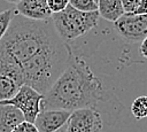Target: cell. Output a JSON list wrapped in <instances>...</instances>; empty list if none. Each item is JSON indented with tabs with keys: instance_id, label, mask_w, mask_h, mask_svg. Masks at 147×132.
<instances>
[{
	"instance_id": "obj_4",
	"label": "cell",
	"mask_w": 147,
	"mask_h": 132,
	"mask_svg": "<svg viewBox=\"0 0 147 132\" xmlns=\"http://www.w3.org/2000/svg\"><path fill=\"white\" fill-rule=\"evenodd\" d=\"M42 99L44 94L39 93L29 85H23L14 95V98L6 101H0V104H10L16 107L23 112L25 121L34 123L37 116L41 111Z\"/></svg>"
},
{
	"instance_id": "obj_13",
	"label": "cell",
	"mask_w": 147,
	"mask_h": 132,
	"mask_svg": "<svg viewBox=\"0 0 147 132\" xmlns=\"http://www.w3.org/2000/svg\"><path fill=\"white\" fill-rule=\"evenodd\" d=\"M18 14L16 8H10V9H6L0 13V40L5 37V34L7 33L10 23L13 21V18L15 17V15Z\"/></svg>"
},
{
	"instance_id": "obj_2",
	"label": "cell",
	"mask_w": 147,
	"mask_h": 132,
	"mask_svg": "<svg viewBox=\"0 0 147 132\" xmlns=\"http://www.w3.org/2000/svg\"><path fill=\"white\" fill-rule=\"evenodd\" d=\"M60 41L62 39L54 28L52 17L34 21L16 14L0 40V61L21 69L23 64Z\"/></svg>"
},
{
	"instance_id": "obj_15",
	"label": "cell",
	"mask_w": 147,
	"mask_h": 132,
	"mask_svg": "<svg viewBox=\"0 0 147 132\" xmlns=\"http://www.w3.org/2000/svg\"><path fill=\"white\" fill-rule=\"evenodd\" d=\"M47 3L52 13L55 14L64 10L70 5V0H47Z\"/></svg>"
},
{
	"instance_id": "obj_20",
	"label": "cell",
	"mask_w": 147,
	"mask_h": 132,
	"mask_svg": "<svg viewBox=\"0 0 147 132\" xmlns=\"http://www.w3.org/2000/svg\"><path fill=\"white\" fill-rule=\"evenodd\" d=\"M7 2H9V3H15V5H17V3H20L22 0H6Z\"/></svg>"
},
{
	"instance_id": "obj_19",
	"label": "cell",
	"mask_w": 147,
	"mask_h": 132,
	"mask_svg": "<svg viewBox=\"0 0 147 132\" xmlns=\"http://www.w3.org/2000/svg\"><path fill=\"white\" fill-rule=\"evenodd\" d=\"M136 14H147V0H140L139 7Z\"/></svg>"
},
{
	"instance_id": "obj_12",
	"label": "cell",
	"mask_w": 147,
	"mask_h": 132,
	"mask_svg": "<svg viewBox=\"0 0 147 132\" xmlns=\"http://www.w3.org/2000/svg\"><path fill=\"white\" fill-rule=\"evenodd\" d=\"M131 112L137 119L147 117V95H140L133 100L131 104Z\"/></svg>"
},
{
	"instance_id": "obj_17",
	"label": "cell",
	"mask_w": 147,
	"mask_h": 132,
	"mask_svg": "<svg viewBox=\"0 0 147 132\" xmlns=\"http://www.w3.org/2000/svg\"><path fill=\"white\" fill-rule=\"evenodd\" d=\"M140 0H122L125 13H137Z\"/></svg>"
},
{
	"instance_id": "obj_18",
	"label": "cell",
	"mask_w": 147,
	"mask_h": 132,
	"mask_svg": "<svg viewBox=\"0 0 147 132\" xmlns=\"http://www.w3.org/2000/svg\"><path fill=\"white\" fill-rule=\"evenodd\" d=\"M139 52H140V55L141 56H144L145 59H147V37L140 42Z\"/></svg>"
},
{
	"instance_id": "obj_21",
	"label": "cell",
	"mask_w": 147,
	"mask_h": 132,
	"mask_svg": "<svg viewBox=\"0 0 147 132\" xmlns=\"http://www.w3.org/2000/svg\"><path fill=\"white\" fill-rule=\"evenodd\" d=\"M95 1H96V2H98V0H95Z\"/></svg>"
},
{
	"instance_id": "obj_8",
	"label": "cell",
	"mask_w": 147,
	"mask_h": 132,
	"mask_svg": "<svg viewBox=\"0 0 147 132\" xmlns=\"http://www.w3.org/2000/svg\"><path fill=\"white\" fill-rule=\"evenodd\" d=\"M16 10L20 15L34 21L49 20L53 15L47 0H22L16 5Z\"/></svg>"
},
{
	"instance_id": "obj_1",
	"label": "cell",
	"mask_w": 147,
	"mask_h": 132,
	"mask_svg": "<svg viewBox=\"0 0 147 132\" xmlns=\"http://www.w3.org/2000/svg\"><path fill=\"white\" fill-rule=\"evenodd\" d=\"M80 108L96 109L103 121L113 124L122 110L117 96L109 92L82 55H74L62 75L44 94L41 110Z\"/></svg>"
},
{
	"instance_id": "obj_9",
	"label": "cell",
	"mask_w": 147,
	"mask_h": 132,
	"mask_svg": "<svg viewBox=\"0 0 147 132\" xmlns=\"http://www.w3.org/2000/svg\"><path fill=\"white\" fill-rule=\"evenodd\" d=\"M24 121V115L20 109L10 104H0V132H11Z\"/></svg>"
},
{
	"instance_id": "obj_6",
	"label": "cell",
	"mask_w": 147,
	"mask_h": 132,
	"mask_svg": "<svg viewBox=\"0 0 147 132\" xmlns=\"http://www.w3.org/2000/svg\"><path fill=\"white\" fill-rule=\"evenodd\" d=\"M103 118L94 108H80L71 111L65 132H102Z\"/></svg>"
},
{
	"instance_id": "obj_11",
	"label": "cell",
	"mask_w": 147,
	"mask_h": 132,
	"mask_svg": "<svg viewBox=\"0 0 147 132\" xmlns=\"http://www.w3.org/2000/svg\"><path fill=\"white\" fill-rule=\"evenodd\" d=\"M21 86L10 77L0 75V101H6L11 98L18 92Z\"/></svg>"
},
{
	"instance_id": "obj_14",
	"label": "cell",
	"mask_w": 147,
	"mask_h": 132,
	"mask_svg": "<svg viewBox=\"0 0 147 132\" xmlns=\"http://www.w3.org/2000/svg\"><path fill=\"white\" fill-rule=\"evenodd\" d=\"M70 5L80 11L98 10V2L95 0H70Z\"/></svg>"
},
{
	"instance_id": "obj_7",
	"label": "cell",
	"mask_w": 147,
	"mask_h": 132,
	"mask_svg": "<svg viewBox=\"0 0 147 132\" xmlns=\"http://www.w3.org/2000/svg\"><path fill=\"white\" fill-rule=\"evenodd\" d=\"M71 111L63 109H46L41 110L36 118V126L39 132H56L67 124Z\"/></svg>"
},
{
	"instance_id": "obj_10",
	"label": "cell",
	"mask_w": 147,
	"mask_h": 132,
	"mask_svg": "<svg viewBox=\"0 0 147 132\" xmlns=\"http://www.w3.org/2000/svg\"><path fill=\"white\" fill-rule=\"evenodd\" d=\"M98 11L102 18L113 23L125 14L122 0H98Z\"/></svg>"
},
{
	"instance_id": "obj_3",
	"label": "cell",
	"mask_w": 147,
	"mask_h": 132,
	"mask_svg": "<svg viewBox=\"0 0 147 132\" xmlns=\"http://www.w3.org/2000/svg\"><path fill=\"white\" fill-rule=\"evenodd\" d=\"M100 14L95 11H80L69 5L64 10L52 15L54 28L64 42L72 41L94 29L99 23Z\"/></svg>"
},
{
	"instance_id": "obj_5",
	"label": "cell",
	"mask_w": 147,
	"mask_h": 132,
	"mask_svg": "<svg viewBox=\"0 0 147 132\" xmlns=\"http://www.w3.org/2000/svg\"><path fill=\"white\" fill-rule=\"evenodd\" d=\"M113 24L115 31L127 41L141 42L147 37V14L125 13Z\"/></svg>"
},
{
	"instance_id": "obj_16",
	"label": "cell",
	"mask_w": 147,
	"mask_h": 132,
	"mask_svg": "<svg viewBox=\"0 0 147 132\" xmlns=\"http://www.w3.org/2000/svg\"><path fill=\"white\" fill-rule=\"evenodd\" d=\"M11 132H39V130H38V127L36 126L34 123L24 121L20 125H17Z\"/></svg>"
}]
</instances>
